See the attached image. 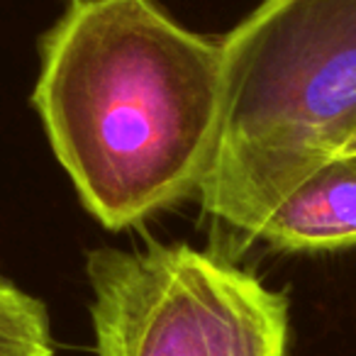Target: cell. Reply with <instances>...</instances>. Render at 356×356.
Returning <instances> with one entry per match:
<instances>
[{
    "instance_id": "1",
    "label": "cell",
    "mask_w": 356,
    "mask_h": 356,
    "mask_svg": "<svg viewBox=\"0 0 356 356\" xmlns=\"http://www.w3.org/2000/svg\"><path fill=\"white\" fill-rule=\"evenodd\" d=\"M37 51L32 108L103 227L195 198L218 139L222 40L156 0H69Z\"/></svg>"
},
{
    "instance_id": "2",
    "label": "cell",
    "mask_w": 356,
    "mask_h": 356,
    "mask_svg": "<svg viewBox=\"0 0 356 356\" xmlns=\"http://www.w3.org/2000/svg\"><path fill=\"white\" fill-rule=\"evenodd\" d=\"M222 40V100L195 198L254 237L356 134V0H261Z\"/></svg>"
},
{
    "instance_id": "3",
    "label": "cell",
    "mask_w": 356,
    "mask_h": 356,
    "mask_svg": "<svg viewBox=\"0 0 356 356\" xmlns=\"http://www.w3.org/2000/svg\"><path fill=\"white\" fill-rule=\"evenodd\" d=\"M98 356H288L291 305L252 271L149 237L86 257Z\"/></svg>"
},
{
    "instance_id": "4",
    "label": "cell",
    "mask_w": 356,
    "mask_h": 356,
    "mask_svg": "<svg viewBox=\"0 0 356 356\" xmlns=\"http://www.w3.org/2000/svg\"><path fill=\"white\" fill-rule=\"evenodd\" d=\"M254 239L276 252L356 244V154H337L307 173L264 218Z\"/></svg>"
},
{
    "instance_id": "5",
    "label": "cell",
    "mask_w": 356,
    "mask_h": 356,
    "mask_svg": "<svg viewBox=\"0 0 356 356\" xmlns=\"http://www.w3.org/2000/svg\"><path fill=\"white\" fill-rule=\"evenodd\" d=\"M0 356H56L47 305L0 273Z\"/></svg>"
},
{
    "instance_id": "6",
    "label": "cell",
    "mask_w": 356,
    "mask_h": 356,
    "mask_svg": "<svg viewBox=\"0 0 356 356\" xmlns=\"http://www.w3.org/2000/svg\"><path fill=\"white\" fill-rule=\"evenodd\" d=\"M339 154H356V134H354V137H351V142L346 144V147L341 149Z\"/></svg>"
}]
</instances>
